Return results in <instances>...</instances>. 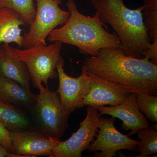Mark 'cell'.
I'll use <instances>...</instances> for the list:
<instances>
[{"instance_id":"obj_8","label":"cell","mask_w":157,"mask_h":157,"mask_svg":"<svg viewBox=\"0 0 157 157\" xmlns=\"http://www.w3.org/2000/svg\"><path fill=\"white\" fill-rule=\"evenodd\" d=\"M86 116L79 122V128L65 141L61 140L52 152V157H81L95 140L101 117L98 109L88 106Z\"/></svg>"},{"instance_id":"obj_1","label":"cell","mask_w":157,"mask_h":157,"mask_svg":"<svg viewBox=\"0 0 157 157\" xmlns=\"http://www.w3.org/2000/svg\"><path fill=\"white\" fill-rule=\"evenodd\" d=\"M83 62L88 72L130 93L157 95V64L146 57L136 58L126 55L122 49L107 48L96 56H87Z\"/></svg>"},{"instance_id":"obj_17","label":"cell","mask_w":157,"mask_h":157,"mask_svg":"<svg viewBox=\"0 0 157 157\" xmlns=\"http://www.w3.org/2000/svg\"><path fill=\"white\" fill-rule=\"evenodd\" d=\"M0 121L10 131L28 129L31 124L25 111L19 107L1 101Z\"/></svg>"},{"instance_id":"obj_4","label":"cell","mask_w":157,"mask_h":157,"mask_svg":"<svg viewBox=\"0 0 157 157\" xmlns=\"http://www.w3.org/2000/svg\"><path fill=\"white\" fill-rule=\"evenodd\" d=\"M63 44L56 42L49 45L39 44L24 49L11 47L8 43L1 45L9 54L25 64L33 86L38 90L42 82L48 88V80L57 78L56 67L62 58Z\"/></svg>"},{"instance_id":"obj_14","label":"cell","mask_w":157,"mask_h":157,"mask_svg":"<svg viewBox=\"0 0 157 157\" xmlns=\"http://www.w3.org/2000/svg\"><path fill=\"white\" fill-rule=\"evenodd\" d=\"M36 95L17 82L0 76V101L30 110Z\"/></svg>"},{"instance_id":"obj_18","label":"cell","mask_w":157,"mask_h":157,"mask_svg":"<svg viewBox=\"0 0 157 157\" xmlns=\"http://www.w3.org/2000/svg\"><path fill=\"white\" fill-rule=\"evenodd\" d=\"M139 141L136 151L140 153L137 157H147L157 153V132L150 127L141 129L137 133Z\"/></svg>"},{"instance_id":"obj_5","label":"cell","mask_w":157,"mask_h":157,"mask_svg":"<svg viewBox=\"0 0 157 157\" xmlns=\"http://www.w3.org/2000/svg\"><path fill=\"white\" fill-rule=\"evenodd\" d=\"M33 108L40 130L54 138L60 139L67 129L70 113L65 109L58 93L40 86Z\"/></svg>"},{"instance_id":"obj_3","label":"cell","mask_w":157,"mask_h":157,"mask_svg":"<svg viewBox=\"0 0 157 157\" xmlns=\"http://www.w3.org/2000/svg\"><path fill=\"white\" fill-rule=\"evenodd\" d=\"M90 3L101 21L115 31L124 53L136 58L144 57L151 43L144 24L142 7L129 9L124 0H90Z\"/></svg>"},{"instance_id":"obj_16","label":"cell","mask_w":157,"mask_h":157,"mask_svg":"<svg viewBox=\"0 0 157 157\" xmlns=\"http://www.w3.org/2000/svg\"><path fill=\"white\" fill-rule=\"evenodd\" d=\"M144 24L151 45L144 57L157 64V0H143Z\"/></svg>"},{"instance_id":"obj_20","label":"cell","mask_w":157,"mask_h":157,"mask_svg":"<svg viewBox=\"0 0 157 157\" xmlns=\"http://www.w3.org/2000/svg\"><path fill=\"white\" fill-rule=\"evenodd\" d=\"M137 107L151 122H157V96L144 93L136 94Z\"/></svg>"},{"instance_id":"obj_22","label":"cell","mask_w":157,"mask_h":157,"mask_svg":"<svg viewBox=\"0 0 157 157\" xmlns=\"http://www.w3.org/2000/svg\"><path fill=\"white\" fill-rule=\"evenodd\" d=\"M0 157H23L8 151L4 147L0 144Z\"/></svg>"},{"instance_id":"obj_13","label":"cell","mask_w":157,"mask_h":157,"mask_svg":"<svg viewBox=\"0 0 157 157\" xmlns=\"http://www.w3.org/2000/svg\"><path fill=\"white\" fill-rule=\"evenodd\" d=\"M0 76L30 90V74L22 61L9 54L0 45Z\"/></svg>"},{"instance_id":"obj_11","label":"cell","mask_w":157,"mask_h":157,"mask_svg":"<svg viewBox=\"0 0 157 157\" xmlns=\"http://www.w3.org/2000/svg\"><path fill=\"white\" fill-rule=\"evenodd\" d=\"M88 90L83 99V106L97 108L105 105L114 106L125 100L130 93L120 85L102 79L87 71Z\"/></svg>"},{"instance_id":"obj_9","label":"cell","mask_w":157,"mask_h":157,"mask_svg":"<svg viewBox=\"0 0 157 157\" xmlns=\"http://www.w3.org/2000/svg\"><path fill=\"white\" fill-rule=\"evenodd\" d=\"M65 63L62 58L57 65L59 85L56 92L63 106L71 114L76 109L84 107L82 102L88 90L89 78L84 65L82 67L80 76L73 77L65 72Z\"/></svg>"},{"instance_id":"obj_19","label":"cell","mask_w":157,"mask_h":157,"mask_svg":"<svg viewBox=\"0 0 157 157\" xmlns=\"http://www.w3.org/2000/svg\"><path fill=\"white\" fill-rule=\"evenodd\" d=\"M0 7L16 11L27 25H29L33 22L36 12L34 0H0Z\"/></svg>"},{"instance_id":"obj_15","label":"cell","mask_w":157,"mask_h":157,"mask_svg":"<svg viewBox=\"0 0 157 157\" xmlns=\"http://www.w3.org/2000/svg\"><path fill=\"white\" fill-rule=\"evenodd\" d=\"M27 25L17 12L0 7V45L14 43L21 48L22 43L21 26Z\"/></svg>"},{"instance_id":"obj_2","label":"cell","mask_w":157,"mask_h":157,"mask_svg":"<svg viewBox=\"0 0 157 157\" xmlns=\"http://www.w3.org/2000/svg\"><path fill=\"white\" fill-rule=\"evenodd\" d=\"M66 6L70 17L61 27L50 33L48 41L74 45L80 53L87 56H96L104 48L123 50L118 37L115 33H109L108 26L101 21L97 11L92 16L82 14L75 0H68Z\"/></svg>"},{"instance_id":"obj_6","label":"cell","mask_w":157,"mask_h":157,"mask_svg":"<svg viewBox=\"0 0 157 157\" xmlns=\"http://www.w3.org/2000/svg\"><path fill=\"white\" fill-rule=\"evenodd\" d=\"M36 1V16L28 31L22 36L21 48H30L39 44L47 45L46 38L50 33L58 26L63 25L70 17V11L60 8L62 0Z\"/></svg>"},{"instance_id":"obj_7","label":"cell","mask_w":157,"mask_h":157,"mask_svg":"<svg viewBox=\"0 0 157 157\" xmlns=\"http://www.w3.org/2000/svg\"><path fill=\"white\" fill-rule=\"evenodd\" d=\"M115 118H99L98 134L96 139L91 144L88 150L95 152L96 157H113L121 150L136 151L139 141L130 138L119 132L114 125Z\"/></svg>"},{"instance_id":"obj_10","label":"cell","mask_w":157,"mask_h":157,"mask_svg":"<svg viewBox=\"0 0 157 157\" xmlns=\"http://www.w3.org/2000/svg\"><path fill=\"white\" fill-rule=\"evenodd\" d=\"M12 153L23 157L47 155L51 157L54 149L61 140L42 131L29 128L10 131Z\"/></svg>"},{"instance_id":"obj_21","label":"cell","mask_w":157,"mask_h":157,"mask_svg":"<svg viewBox=\"0 0 157 157\" xmlns=\"http://www.w3.org/2000/svg\"><path fill=\"white\" fill-rule=\"evenodd\" d=\"M0 144L8 151L12 153V144L10 131L1 121H0Z\"/></svg>"},{"instance_id":"obj_12","label":"cell","mask_w":157,"mask_h":157,"mask_svg":"<svg viewBox=\"0 0 157 157\" xmlns=\"http://www.w3.org/2000/svg\"><path fill=\"white\" fill-rule=\"evenodd\" d=\"M101 115H109L122 121V128L125 131L131 130L130 137L141 129L149 127L147 118L137 107L136 94L130 93L125 100L117 105L110 107L102 106L98 108Z\"/></svg>"}]
</instances>
